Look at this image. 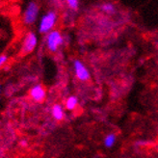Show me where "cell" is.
I'll use <instances>...</instances> for the list:
<instances>
[{"label": "cell", "mask_w": 158, "mask_h": 158, "mask_svg": "<svg viewBox=\"0 0 158 158\" xmlns=\"http://www.w3.org/2000/svg\"><path fill=\"white\" fill-rule=\"evenodd\" d=\"M116 142H117V135L115 133L111 132V133H108L107 135L104 137L103 145L107 148H113L115 146Z\"/></svg>", "instance_id": "cell-8"}, {"label": "cell", "mask_w": 158, "mask_h": 158, "mask_svg": "<svg viewBox=\"0 0 158 158\" xmlns=\"http://www.w3.org/2000/svg\"><path fill=\"white\" fill-rule=\"evenodd\" d=\"M63 43H64V39H63V36L61 35L59 31H51L47 35L46 44L51 52H56L59 47L63 44Z\"/></svg>", "instance_id": "cell-2"}, {"label": "cell", "mask_w": 158, "mask_h": 158, "mask_svg": "<svg viewBox=\"0 0 158 158\" xmlns=\"http://www.w3.org/2000/svg\"><path fill=\"white\" fill-rule=\"evenodd\" d=\"M21 145H22V146H27L26 141H21Z\"/></svg>", "instance_id": "cell-14"}, {"label": "cell", "mask_w": 158, "mask_h": 158, "mask_svg": "<svg viewBox=\"0 0 158 158\" xmlns=\"http://www.w3.org/2000/svg\"><path fill=\"white\" fill-rule=\"evenodd\" d=\"M78 104V98L75 96H70L67 98L66 100V108L69 111H73L76 108Z\"/></svg>", "instance_id": "cell-9"}, {"label": "cell", "mask_w": 158, "mask_h": 158, "mask_svg": "<svg viewBox=\"0 0 158 158\" xmlns=\"http://www.w3.org/2000/svg\"><path fill=\"white\" fill-rule=\"evenodd\" d=\"M52 116L55 120L57 121H62L65 117L64 109H63L62 105L60 104H55L52 107Z\"/></svg>", "instance_id": "cell-7"}, {"label": "cell", "mask_w": 158, "mask_h": 158, "mask_svg": "<svg viewBox=\"0 0 158 158\" xmlns=\"http://www.w3.org/2000/svg\"><path fill=\"white\" fill-rule=\"evenodd\" d=\"M30 96L35 101L37 102H42L46 96L45 89L44 88V86L41 84L35 85L32 89L30 90Z\"/></svg>", "instance_id": "cell-6"}, {"label": "cell", "mask_w": 158, "mask_h": 158, "mask_svg": "<svg viewBox=\"0 0 158 158\" xmlns=\"http://www.w3.org/2000/svg\"><path fill=\"white\" fill-rule=\"evenodd\" d=\"M39 6L36 2H31L28 4L27 8L24 11V15H23V21L25 24L30 25L37 20L38 14H39Z\"/></svg>", "instance_id": "cell-3"}, {"label": "cell", "mask_w": 158, "mask_h": 158, "mask_svg": "<svg viewBox=\"0 0 158 158\" xmlns=\"http://www.w3.org/2000/svg\"><path fill=\"white\" fill-rule=\"evenodd\" d=\"M7 59H8V57L6 55H1V56H0V67H2L5 64Z\"/></svg>", "instance_id": "cell-13"}, {"label": "cell", "mask_w": 158, "mask_h": 158, "mask_svg": "<svg viewBox=\"0 0 158 158\" xmlns=\"http://www.w3.org/2000/svg\"><path fill=\"white\" fill-rule=\"evenodd\" d=\"M73 68H74V73L76 77L80 81H88L91 78V74L89 69L86 68V66L83 64L81 61L79 60H74L73 62Z\"/></svg>", "instance_id": "cell-4"}, {"label": "cell", "mask_w": 158, "mask_h": 158, "mask_svg": "<svg viewBox=\"0 0 158 158\" xmlns=\"http://www.w3.org/2000/svg\"><path fill=\"white\" fill-rule=\"evenodd\" d=\"M37 43H38V39H37L36 34L33 32H29L24 39V42H23L22 52L24 54L32 52L35 49Z\"/></svg>", "instance_id": "cell-5"}, {"label": "cell", "mask_w": 158, "mask_h": 158, "mask_svg": "<svg viewBox=\"0 0 158 158\" xmlns=\"http://www.w3.org/2000/svg\"><path fill=\"white\" fill-rule=\"evenodd\" d=\"M100 9L102 12H104L105 14H108V15H112L116 11V8L114 4L112 3H103L100 6Z\"/></svg>", "instance_id": "cell-10"}, {"label": "cell", "mask_w": 158, "mask_h": 158, "mask_svg": "<svg viewBox=\"0 0 158 158\" xmlns=\"http://www.w3.org/2000/svg\"><path fill=\"white\" fill-rule=\"evenodd\" d=\"M152 144V141H148V140H139V141H136L135 143H134V146L137 147V148H140V147H145V146H148Z\"/></svg>", "instance_id": "cell-11"}, {"label": "cell", "mask_w": 158, "mask_h": 158, "mask_svg": "<svg viewBox=\"0 0 158 158\" xmlns=\"http://www.w3.org/2000/svg\"><path fill=\"white\" fill-rule=\"evenodd\" d=\"M57 21V14L54 11H49L43 15L40 21L39 32L41 34H48L51 32L52 28L55 26Z\"/></svg>", "instance_id": "cell-1"}, {"label": "cell", "mask_w": 158, "mask_h": 158, "mask_svg": "<svg viewBox=\"0 0 158 158\" xmlns=\"http://www.w3.org/2000/svg\"><path fill=\"white\" fill-rule=\"evenodd\" d=\"M68 3V6L72 10H77L78 7H79V2L77 1V0H69V1L67 2Z\"/></svg>", "instance_id": "cell-12"}]
</instances>
